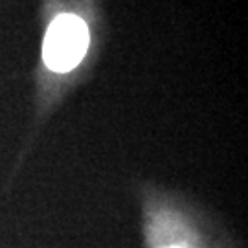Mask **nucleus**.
<instances>
[{"instance_id": "1", "label": "nucleus", "mask_w": 248, "mask_h": 248, "mask_svg": "<svg viewBox=\"0 0 248 248\" xmlns=\"http://www.w3.org/2000/svg\"><path fill=\"white\" fill-rule=\"evenodd\" d=\"M89 28L83 18L62 13L48 26L43 45L45 64L53 72H70L76 68L89 48Z\"/></svg>"}, {"instance_id": "2", "label": "nucleus", "mask_w": 248, "mask_h": 248, "mask_svg": "<svg viewBox=\"0 0 248 248\" xmlns=\"http://www.w3.org/2000/svg\"><path fill=\"white\" fill-rule=\"evenodd\" d=\"M169 248H180V247H169Z\"/></svg>"}]
</instances>
